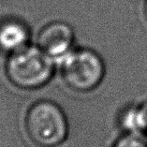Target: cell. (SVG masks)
Returning <instances> with one entry per match:
<instances>
[{"label": "cell", "mask_w": 147, "mask_h": 147, "mask_svg": "<svg viewBox=\"0 0 147 147\" xmlns=\"http://www.w3.org/2000/svg\"><path fill=\"white\" fill-rule=\"evenodd\" d=\"M113 147H147V136L128 132L118 140Z\"/></svg>", "instance_id": "8992f818"}, {"label": "cell", "mask_w": 147, "mask_h": 147, "mask_svg": "<svg viewBox=\"0 0 147 147\" xmlns=\"http://www.w3.org/2000/svg\"><path fill=\"white\" fill-rule=\"evenodd\" d=\"M29 32L23 23L9 20L0 24V50L13 53L27 46Z\"/></svg>", "instance_id": "5b68a950"}, {"label": "cell", "mask_w": 147, "mask_h": 147, "mask_svg": "<svg viewBox=\"0 0 147 147\" xmlns=\"http://www.w3.org/2000/svg\"><path fill=\"white\" fill-rule=\"evenodd\" d=\"M52 59L38 47L26 46L9 56L6 67L9 80L23 89L40 87L53 75Z\"/></svg>", "instance_id": "7a4b0ae2"}, {"label": "cell", "mask_w": 147, "mask_h": 147, "mask_svg": "<svg viewBox=\"0 0 147 147\" xmlns=\"http://www.w3.org/2000/svg\"><path fill=\"white\" fill-rule=\"evenodd\" d=\"M26 129L32 142L41 147L61 144L67 135V122L63 111L51 101L33 104L26 116Z\"/></svg>", "instance_id": "6da1fadb"}, {"label": "cell", "mask_w": 147, "mask_h": 147, "mask_svg": "<svg viewBox=\"0 0 147 147\" xmlns=\"http://www.w3.org/2000/svg\"><path fill=\"white\" fill-rule=\"evenodd\" d=\"M143 14H144L145 20L147 22V0H145V2H144V7H143Z\"/></svg>", "instance_id": "52a82bcc"}, {"label": "cell", "mask_w": 147, "mask_h": 147, "mask_svg": "<svg viewBox=\"0 0 147 147\" xmlns=\"http://www.w3.org/2000/svg\"><path fill=\"white\" fill-rule=\"evenodd\" d=\"M104 64L91 50L70 51L62 58V76L69 86L79 92L93 90L102 81Z\"/></svg>", "instance_id": "3957f363"}, {"label": "cell", "mask_w": 147, "mask_h": 147, "mask_svg": "<svg viewBox=\"0 0 147 147\" xmlns=\"http://www.w3.org/2000/svg\"><path fill=\"white\" fill-rule=\"evenodd\" d=\"M74 32L69 24L53 22L42 28L38 37V47L52 58H63L70 52Z\"/></svg>", "instance_id": "277c9868"}]
</instances>
